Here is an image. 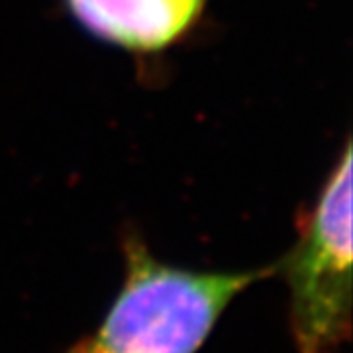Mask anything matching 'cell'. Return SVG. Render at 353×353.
<instances>
[{
    "instance_id": "obj_1",
    "label": "cell",
    "mask_w": 353,
    "mask_h": 353,
    "mask_svg": "<svg viewBox=\"0 0 353 353\" xmlns=\"http://www.w3.org/2000/svg\"><path fill=\"white\" fill-rule=\"evenodd\" d=\"M124 283L101 326L69 353H196L234 299L277 275L255 271H190L159 261L136 234L124 240Z\"/></svg>"
},
{
    "instance_id": "obj_2",
    "label": "cell",
    "mask_w": 353,
    "mask_h": 353,
    "mask_svg": "<svg viewBox=\"0 0 353 353\" xmlns=\"http://www.w3.org/2000/svg\"><path fill=\"white\" fill-rule=\"evenodd\" d=\"M290 290L299 353H340L352 336V143L303 216L299 241L277 265Z\"/></svg>"
},
{
    "instance_id": "obj_3",
    "label": "cell",
    "mask_w": 353,
    "mask_h": 353,
    "mask_svg": "<svg viewBox=\"0 0 353 353\" xmlns=\"http://www.w3.org/2000/svg\"><path fill=\"white\" fill-rule=\"evenodd\" d=\"M92 38L136 53L171 48L196 24L206 0H65Z\"/></svg>"
}]
</instances>
